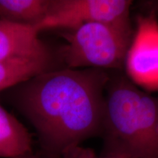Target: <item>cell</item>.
<instances>
[{
    "label": "cell",
    "mask_w": 158,
    "mask_h": 158,
    "mask_svg": "<svg viewBox=\"0 0 158 158\" xmlns=\"http://www.w3.org/2000/svg\"><path fill=\"white\" fill-rule=\"evenodd\" d=\"M110 71L59 68L9 89L12 104L36 130L53 158L88 138L101 136Z\"/></svg>",
    "instance_id": "6da1fadb"
},
{
    "label": "cell",
    "mask_w": 158,
    "mask_h": 158,
    "mask_svg": "<svg viewBox=\"0 0 158 158\" xmlns=\"http://www.w3.org/2000/svg\"><path fill=\"white\" fill-rule=\"evenodd\" d=\"M101 137L104 155L158 158V94L138 87L122 71H110Z\"/></svg>",
    "instance_id": "7a4b0ae2"
},
{
    "label": "cell",
    "mask_w": 158,
    "mask_h": 158,
    "mask_svg": "<svg viewBox=\"0 0 158 158\" xmlns=\"http://www.w3.org/2000/svg\"><path fill=\"white\" fill-rule=\"evenodd\" d=\"M133 32L131 23H86L63 34L56 53L64 68L122 71Z\"/></svg>",
    "instance_id": "3957f363"
},
{
    "label": "cell",
    "mask_w": 158,
    "mask_h": 158,
    "mask_svg": "<svg viewBox=\"0 0 158 158\" xmlns=\"http://www.w3.org/2000/svg\"><path fill=\"white\" fill-rule=\"evenodd\" d=\"M130 0H51L48 15L34 28L72 30L84 23H131Z\"/></svg>",
    "instance_id": "277c9868"
},
{
    "label": "cell",
    "mask_w": 158,
    "mask_h": 158,
    "mask_svg": "<svg viewBox=\"0 0 158 158\" xmlns=\"http://www.w3.org/2000/svg\"><path fill=\"white\" fill-rule=\"evenodd\" d=\"M124 69L138 87L149 93L158 92V15L155 11L136 16Z\"/></svg>",
    "instance_id": "5b68a950"
},
{
    "label": "cell",
    "mask_w": 158,
    "mask_h": 158,
    "mask_svg": "<svg viewBox=\"0 0 158 158\" xmlns=\"http://www.w3.org/2000/svg\"><path fill=\"white\" fill-rule=\"evenodd\" d=\"M33 27L0 19V62L16 58H51L57 56L38 37Z\"/></svg>",
    "instance_id": "8992f818"
},
{
    "label": "cell",
    "mask_w": 158,
    "mask_h": 158,
    "mask_svg": "<svg viewBox=\"0 0 158 158\" xmlns=\"http://www.w3.org/2000/svg\"><path fill=\"white\" fill-rule=\"evenodd\" d=\"M63 68L58 56L16 58L0 62V92L14 87L46 71Z\"/></svg>",
    "instance_id": "52a82bcc"
},
{
    "label": "cell",
    "mask_w": 158,
    "mask_h": 158,
    "mask_svg": "<svg viewBox=\"0 0 158 158\" xmlns=\"http://www.w3.org/2000/svg\"><path fill=\"white\" fill-rule=\"evenodd\" d=\"M32 138L24 126L0 106V157L31 153Z\"/></svg>",
    "instance_id": "ba28073f"
},
{
    "label": "cell",
    "mask_w": 158,
    "mask_h": 158,
    "mask_svg": "<svg viewBox=\"0 0 158 158\" xmlns=\"http://www.w3.org/2000/svg\"><path fill=\"white\" fill-rule=\"evenodd\" d=\"M51 0H0V19L35 27L48 15Z\"/></svg>",
    "instance_id": "9c48e42d"
},
{
    "label": "cell",
    "mask_w": 158,
    "mask_h": 158,
    "mask_svg": "<svg viewBox=\"0 0 158 158\" xmlns=\"http://www.w3.org/2000/svg\"><path fill=\"white\" fill-rule=\"evenodd\" d=\"M62 158H127L122 155H104L102 157H98L93 150L84 148L81 146L68 150L62 156Z\"/></svg>",
    "instance_id": "30bf717a"
},
{
    "label": "cell",
    "mask_w": 158,
    "mask_h": 158,
    "mask_svg": "<svg viewBox=\"0 0 158 158\" xmlns=\"http://www.w3.org/2000/svg\"><path fill=\"white\" fill-rule=\"evenodd\" d=\"M14 158H40V157H36V156L32 155H31V153H28V154H26V155L18 156V157H14Z\"/></svg>",
    "instance_id": "8fae6325"
}]
</instances>
